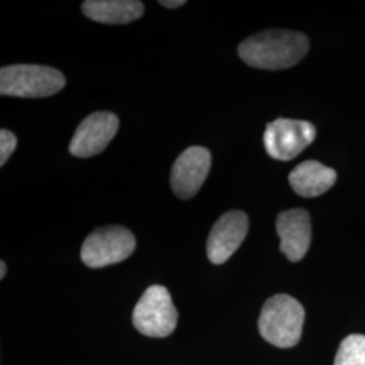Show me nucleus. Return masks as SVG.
Wrapping results in <instances>:
<instances>
[{
    "label": "nucleus",
    "mask_w": 365,
    "mask_h": 365,
    "mask_svg": "<svg viewBox=\"0 0 365 365\" xmlns=\"http://www.w3.org/2000/svg\"><path fill=\"white\" fill-rule=\"evenodd\" d=\"M16 144L18 140L14 133L7 129L0 130V165H4L9 161L14 150L16 149Z\"/></svg>",
    "instance_id": "14"
},
{
    "label": "nucleus",
    "mask_w": 365,
    "mask_h": 365,
    "mask_svg": "<svg viewBox=\"0 0 365 365\" xmlns=\"http://www.w3.org/2000/svg\"><path fill=\"white\" fill-rule=\"evenodd\" d=\"M87 18L106 25H125L144 14V3L138 0H87L81 4Z\"/></svg>",
    "instance_id": "11"
},
{
    "label": "nucleus",
    "mask_w": 365,
    "mask_h": 365,
    "mask_svg": "<svg viewBox=\"0 0 365 365\" xmlns=\"http://www.w3.org/2000/svg\"><path fill=\"white\" fill-rule=\"evenodd\" d=\"M158 3L167 9H178V7L185 4L184 0H160Z\"/></svg>",
    "instance_id": "15"
},
{
    "label": "nucleus",
    "mask_w": 365,
    "mask_h": 365,
    "mask_svg": "<svg viewBox=\"0 0 365 365\" xmlns=\"http://www.w3.org/2000/svg\"><path fill=\"white\" fill-rule=\"evenodd\" d=\"M211 168L209 149L190 146L175 161L170 173L173 192L182 199H190L200 190Z\"/></svg>",
    "instance_id": "9"
},
{
    "label": "nucleus",
    "mask_w": 365,
    "mask_h": 365,
    "mask_svg": "<svg viewBox=\"0 0 365 365\" xmlns=\"http://www.w3.org/2000/svg\"><path fill=\"white\" fill-rule=\"evenodd\" d=\"M119 119L113 113H93L86 118L75 131L69 144V152L75 157H87L99 155L115 137Z\"/></svg>",
    "instance_id": "7"
},
{
    "label": "nucleus",
    "mask_w": 365,
    "mask_h": 365,
    "mask_svg": "<svg viewBox=\"0 0 365 365\" xmlns=\"http://www.w3.org/2000/svg\"><path fill=\"white\" fill-rule=\"evenodd\" d=\"M304 309L289 295L279 294L267 300L259 318L262 339L277 348H291L299 342Z\"/></svg>",
    "instance_id": "2"
},
{
    "label": "nucleus",
    "mask_w": 365,
    "mask_h": 365,
    "mask_svg": "<svg viewBox=\"0 0 365 365\" xmlns=\"http://www.w3.org/2000/svg\"><path fill=\"white\" fill-rule=\"evenodd\" d=\"M337 173L327 165L309 160L295 167L289 173V184L300 196L315 197L325 194L336 182Z\"/></svg>",
    "instance_id": "12"
},
{
    "label": "nucleus",
    "mask_w": 365,
    "mask_h": 365,
    "mask_svg": "<svg viewBox=\"0 0 365 365\" xmlns=\"http://www.w3.org/2000/svg\"><path fill=\"white\" fill-rule=\"evenodd\" d=\"M135 249V238L129 229L106 226L93 230L81 247V260L90 268H103L129 259Z\"/></svg>",
    "instance_id": "5"
},
{
    "label": "nucleus",
    "mask_w": 365,
    "mask_h": 365,
    "mask_svg": "<svg viewBox=\"0 0 365 365\" xmlns=\"http://www.w3.org/2000/svg\"><path fill=\"white\" fill-rule=\"evenodd\" d=\"M64 75L51 66L18 64L0 71V93L16 98H46L66 87Z\"/></svg>",
    "instance_id": "3"
},
{
    "label": "nucleus",
    "mask_w": 365,
    "mask_h": 365,
    "mask_svg": "<svg viewBox=\"0 0 365 365\" xmlns=\"http://www.w3.org/2000/svg\"><path fill=\"white\" fill-rule=\"evenodd\" d=\"M0 279H4V276H6V272H7V267H6V262L4 261H1L0 262Z\"/></svg>",
    "instance_id": "16"
},
{
    "label": "nucleus",
    "mask_w": 365,
    "mask_h": 365,
    "mask_svg": "<svg viewBox=\"0 0 365 365\" xmlns=\"http://www.w3.org/2000/svg\"><path fill=\"white\" fill-rule=\"evenodd\" d=\"M309 52V39L299 31L265 30L241 42L238 54L253 68L279 71L297 66Z\"/></svg>",
    "instance_id": "1"
},
{
    "label": "nucleus",
    "mask_w": 365,
    "mask_h": 365,
    "mask_svg": "<svg viewBox=\"0 0 365 365\" xmlns=\"http://www.w3.org/2000/svg\"><path fill=\"white\" fill-rule=\"evenodd\" d=\"M317 130L310 122L279 118L264 133V145L274 160H292L313 143Z\"/></svg>",
    "instance_id": "6"
},
{
    "label": "nucleus",
    "mask_w": 365,
    "mask_h": 365,
    "mask_svg": "<svg viewBox=\"0 0 365 365\" xmlns=\"http://www.w3.org/2000/svg\"><path fill=\"white\" fill-rule=\"evenodd\" d=\"M276 230L280 237V250L289 261L304 257L312 242V223L306 210L292 209L277 215Z\"/></svg>",
    "instance_id": "10"
},
{
    "label": "nucleus",
    "mask_w": 365,
    "mask_h": 365,
    "mask_svg": "<svg viewBox=\"0 0 365 365\" xmlns=\"http://www.w3.org/2000/svg\"><path fill=\"white\" fill-rule=\"evenodd\" d=\"M178 318L170 291L157 284L146 288L133 310V325L148 337H168L176 329Z\"/></svg>",
    "instance_id": "4"
},
{
    "label": "nucleus",
    "mask_w": 365,
    "mask_h": 365,
    "mask_svg": "<svg viewBox=\"0 0 365 365\" xmlns=\"http://www.w3.org/2000/svg\"><path fill=\"white\" fill-rule=\"evenodd\" d=\"M248 215L242 211H227L212 226L207 240L209 260L221 265L229 260L248 235Z\"/></svg>",
    "instance_id": "8"
},
{
    "label": "nucleus",
    "mask_w": 365,
    "mask_h": 365,
    "mask_svg": "<svg viewBox=\"0 0 365 365\" xmlns=\"http://www.w3.org/2000/svg\"><path fill=\"white\" fill-rule=\"evenodd\" d=\"M334 365H365V336L352 334L342 339Z\"/></svg>",
    "instance_id": "13"
}]
</instances>
